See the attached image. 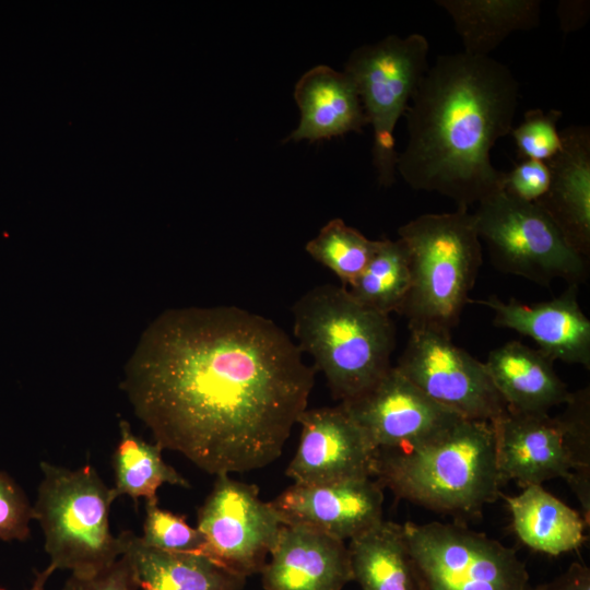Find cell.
<instances>
[{
	"label": "cell",
	"mask_w": 590,
	"mask_h": 590,
	"mask_svg": "<svg viewBox=\"0 0 590 590\" xmlns=\"http://www.w3.org/2000/svg\"><path fill=\"white\" fill-rule=\"evenodd\" d=\"M405 244L411 284L400 315L409 330L427 328L451 335L483 261L475 217L465 208L426 213L398 229Z\"/></svg>",
	"instance_id": "5b68a950"
},
{
	"label": "cell",
	"mask_w": 590,
	"mask_h": 590,
	"mask_svg": "<svg viewBox=\"0 0 590 590\" xmlns=\"http://www.w3.org/2000/svg\"><path fill=\"white\" fill-rule=\"evenodd\" d=\"M341 404L376 450L410 449L461 417L428 398L394 366L368 390Z\"/></svg>",
	"instance_id": "7c38bea8"
},
{
	"label": "cell",
	"mask_w": 590,
	"mask_h": 590,
	"mask_svg": "<svg viewBox=\"0 0 590 590\" xmlns=\"http://www.w3.org/2000/svg\"><path fill=\"white\" fill-rule=\"evenodd\" d=\"M378 245L342 219L329 221L306 244L308 255L350 286L364 271Z\"/></svg>",
	"instance_id": "4316f807"
},
{
	"label": "cell",
	"mask_w": 590,
	"mask_h": 590,
	"mask_svg": "<svg viewBox=\"0 0 590 590\" xmlns=\"http://www.w3.org/2000/svg\"><path fill=\"white\" fill-rule=\"evenodd\" d=\"M539 590H590V569L581 563H573L568 569Z\"/></svg>",
	"instance_id": "836d02e7"
},
{
	"label": "cell",
	"mask_w": 590,
	"mask_h": 590,
	"mask_svg": "<svg viewBox=\"0 0 590 590\" xmlns=\"http://www.w3.org/2000/svg\"><path fill=\"white\" fill-rule=\"evenodd\" d=\"M429 43L418 33L389 35L355 48L344 64L373 128L371 158L382 187L396 181L399 153L394 129L428 69Z\"/></svg>",
	"instance_id": "ba28073f"
},
{
	"label": "cell",
	"mask_w": 590,
	"mask_h": 590,
	"mask_svg": "<svg viewBox=\"0 0 590 590\" xmlns=\"http://www.w3.org/2000/svg\"><path fill=\"white\" fill-rule=\"evenodd\" d=\"M394 367L433 401L463 418L492 423L507 410L484 362L453 344L450 334L410 329Z\"/></svg>",
	"instance_id": "8fae6325"
},
{
	"label": "cell",
	"mask_w": 590,
	"mask_h": 590,
	"mask_svg": "<svg viewBox=\"0 0 590 590\" xmlns=\"http://www.w3.org/2000/svg\"><path fill=\"white\" fill-rule=\"evenodd\" d=\"M347 547L352 577L362 590H425L402 524L382 520Z\"/></svg>",
	"instance_id": "cb8c5ba5"
},
{
	"label": "cell",
	"mask_w": 590,
	"mask_h": 590,
	"mask_svg": "<svg viewBox=\"0 0 590 590\" xmlns=\"http://www.w3.org/2000/svg\"><path fill=\"white\" fill-rule=\"evenodd\" d=\"M452 20L463 52L489 56L510 34L540 25L539 0H437Z\"/></svg>",
	"instance_id": "603a6c76"
},
{
	"label": "cell",
	"mask_w": 590,
	"mask_h": 590,
	"mask_svg": "<svg viewBox=\"0 0 590 590\" xmlns=\"http://www.w3.org/2000/svg\"><path fill=\"white\" fill-rule=\"evenodd\" d=\"M500 496L511 514L515 533L531 550L560 555L578 550L585 542L587 523L582 516L542 485L523 487L515 496Z\"/></svg>",
	"instance_id": "7402d4cb"
},
{
	"label": "cell",
	"mask_w": 590,
	"mask_h": 590,
	"mask_svg": "<svg viewBox=\"0 0 590 590\" xmlns=\"http://www.w3.org/2000/svg\"><path fill=\"white\" fill-rule=\"evenodd\" d=\"M563 113L550 109L546 113L540 108L526 111L523 120L512 127V135L519 156L523 160L547 162L562 148L560 131L557 123Z\"/></svg>",
	"instance_id": "f546056e"
},
{
	"label": "cell",
	"mask_w": 590,
	"mask_h": 590,
	"mask_svg": "<svg viewBox=\"0 0 590 590\" xmlns=\"http://www.w3.org/2000/svg\"><path fill=\"white\" fill-rule=\"evenodd\" d=\"M283 524L256 485L216 475L198 510L197 529L204 540L199 554L243 578L260 574Z\"/></svg>",
	"instance_id": "30bf717a"
},
{
	"label": "cell",
	"mask_w": 590,
	"mask_h": 590,
	"mask_svg": "<svg viewBox=\"0 0 590 590\" xmlns=\"http://www.w3.org/2000/svg\"><path fill=\"white\" fill-rule=\"evenodd\" d=\"M519 84L503 62L463 51L440 55L405 111L408 141L397 174L414 190L436 192L469 209L502 190L495 143L510 133Z\"/></svg>",
	"instance_id": "7a4b0ae2"
},
{
	"label": "cell",
	"mask_w": 590,
	"mask_h": 590,
	"mask_svg": "<svg viewBox=\"0 0 590 590\" xmlns=\"http://www.w3.org/2000/svg\"><path fill=\"white\" fill-rule=\"evenodd\" d=\"M126 551L139 590H240L246 578L194 553H172L144 545L125 531Z\"/></svg>",
	"instance_id": "44dd1931"
},
{
	"label": "cell",
	"mask_w": 590,
	"mask_h": 590,
	"mask_svg": "<svg viewBox=\"0 0 590 590\" xmlns=\"http://www.w3.org/2000/svg\"><path fill=\"white\" fill-rule=\"evenodd\" d=\"M551 172L546 162L522 160L505 173L502 191L518 200L535 203L547 191Z\"/></svg>",
	"instance_id": "1f68e13d"
},
{
	"label": "cell",
	"mask_w": 590,
	"mask_h": 590,
	"mask_svg": "<svg viewBox=\"0 0 590 590\" xmlns=\"http://www.w3.org/2000/svg\"><path fill=\"white\" fill-rule=\"evenodd\" d=\"M559 417L563 421L573 469L566 479L577 496L582 518L587 526L590 521V391L585 388L571 393Z\"/></svg>",
	"instance_id": "83f0119b"
},
{
	"label": "cell",
	"mask_w": 590,
	"mask_h": 590,
	"mask_svg": "<svg viewBox=\"0 0 590 590\" xmlns=\"http://www.w3.org/2000/svg\"><path fill=\"white\" fill-rule=\"evenodd\" d=\"M557 297L524 304L497 296L472 300L493 311V323L532 339L552 361L590 368V320L579 300V285L568 284Z\"/></svg>",
	"instance_id": "2e32d148"
},
{
	"label": "cell",
	"mask_w": 590,
	"mask_h": 590,
	"mask_svg": "<svg viewBox=\"0 0 590 590\" xmlns=\"http://www.w3.org/2000/svg\"><path fill=\"white\" fill-rule=\"evenodd\" d=\"M553 363L540 350L514 340L492 350L484 365L508 411L548 414L573 393Z\"/></svg>",
	"instance_id": "ffe728a7"
},
{
	"label": "cell",
	"mask_w": 590,
	"mask_h": 590,
	"mask_svg": "<svg viewBox=\"0 0 590 590\" xmlns=\"http://www.w3.org/2000/svg\"><path fill=\"white\" fill-rule=\"evenodd\" d=\"M272 320L235 306L162 312L121 388L163 449L213 475L276 460L307 409L315 370Z\"/></svg>",
	"instance_id": "6da1fadb"
},
{
	"label": "cell",
	"mask_w": 590,
	"mask_h": 590,
	"mask_svg": "<svg viewBox=\"0 0 590 590\" xmlns=\"http://www.w3.org/2000/svg\"><path fill=\"white\" fill-rule=\"evenodd\" d=\"M55 570V566L49 564L44 570L37 573L32 587L28 590H45V586ZM0 590L5 589L0 586Z\"/></svg>",
	"instance_id": "d590c367"
},
{
	"label": "cell",
	"mask_w": 590,
	"mask_h": 590,
	"mask_svg": "<svg viewBox=\"0 0 590 590\" xmlns=\"http://www.w3.org/2000/svg\"><path fill=\"white\" fill-rule=\"evenodd\" d=\"M492 426L496 467L503 484L514 481L523 488L569 476L573 460L559 415L506 410Z\"/></svg>",
	"instance_id": "9a60e30c"
},
{
	"label": "cell",
	"mask_w": 590,
	"mask_h": 590,
	"mask_svg": "<svg viewBox=\"0 0 590 590\" xmlns=\"http://www.w3.org/2000/svg\"><path fill=\"white\" fill-rule=\"evenodd\" d=\"M62 590H139L126 554L106 569L88 577L71 575Z\"/></svg>",
	"instance_id": "d6a6232c"
},
{
	"label": "cell",
	"mask_w": 590,
	"mask_h": 590,
	"mask_svg": "<svg viewBox=\"0 0 590 590\" xmlns=\"http://www.w3.org/2000/svg\"><path fill=\"white\" fill-rule=\"evenodd\" d=\"M411 284L409 252L400 239H378L377 248L349 292L361 304L390 315L400 312Z\"/></svg>",
	"instance_id": "484cf974"
},
{
	"label": "cell",
	"mask_w": 590,
	"mask_h": 590,
	"mask_svg": "<svg viewBox=\"0 0 590 590\" xmlns=\"http://www.w3.org/2000/svg\"><path fill=\"white\" fill-rule=\"evenodd\" d=\"M300 119L286 142H310L362 132L368 125L351 76L327 64L307 70L294 86Z\"/></svg>",
	"instance_id": "d6986e66"
},
{
	"label": "cell",
	"mask_w": 590,
	"mask_h": 590,
	"mask_svg": "<svg viewBox=\"0 0 590 590\" xmlns=\"http://www.w3.org/2000/svg\"><path fill=\"white\" fill-rule=\"evenodd\" d=\"M382 488L373 477L294 483L270 503L284 524L308 527L345 542L384 520Z\"/></svg>",
	"instance_id": "5bb4252c"
},
{
	"label": "cell",
	"mask_w": 590,
	"mask_h": 590,
	"mask_svg": "<svg viewBox=\"0 0 590 590\" xmlns=\"http://www.w3.org/2000/svg\"><path fill=\"white\" fill-rule=\"evenodd\" d=\"M562 148L547 161L546 193L535 202L580 256H590V128L569 126L560 131Z\"/></svg>",
	"instance_id": "ac0fdd59"
},
{
	"label": "cell",
	"mask_w": 590,
	"mask_h": 590,
	"mask_svg": "<svg viewBox=\"0 0 590 590\" xmlns=\"http://www.w3.org/2000/svg\"><path fill=\"white\" fill-rule=\"evenodd\" d=\"M374 476L397 497L427 509L472 516L500 497L492 423L460 417L405 450H378Z\"/></svg>",
	"instance_id": "3957f363"
},
{
	"label": "cell",
	"mask_w": 590,
	"mask_h": 590,
	"mask_svg": "<svg viewBox=\"0 0 590 590\" xmlns=\"http://www.w3.org/2000/svg\"><path fill=\"white\" fill-rule=\"evenodd\" d=\"M139 538L146 546L172 553L199 554L204 542L185 516L161 508L157 498L146 500L143 534Z\"/></svg>",
	"instance_id": "f1b7e54d"
},
{
	"label": "cell",
	"mask_w": 590,
	"mask_h": 590,
	"mask_svg": "<svg viewBox=\"0 0 590 590\" xmlns=\"http://www.w3.org/2000/svg\"><path fill=\"white\" fill-rule=\"evenodd\" d=\"M557 15L564 32H573L582 27L589 17L588 1H560Z\"/></svg>",
	"instance_id": "e575fe53"
},
{
	"label": "cell",
	"mask_w": 590,
	"mask_h": 590,
	"mask_svg": "<svg viewBox=\"0 0 590 590\" xmlns=\"http://www.w3.org/2000/svg\"><path fill=\"white\" fill-rule=\"evenodd\" d=\"M300 436L286 475L296 484L317 485L373 477L377 451L344 406L305 410Z\"/></svg>",
	"instance_id": "4fadbf2b"
},
{
	"label": "cell",
	"mask_w": 590,
	"mask_h": 590,
	"mask_svg": "<svg viewBox=\"0 0 590 590\" xmlns=\"http://www.w3.org/2000/svg\"><path fill=\"white\" fill-rule=\"evenodd\" d=\"M33 507L24 491L0 470V540L25 541L30 536Z\"/></svg>",
	"instance_id": "4dcf8cb0"
},
{
	"label": "cell",
	"mask_w": 590,
	"mask_h": 590,
	"mask_svg": "<svg viewBox=\"0 0 590 590\" xmlns=\"http://www.w3.org/2000/svg\"><path fill=\"white\" fill-rule=\"evenodd\" d=\"M292 311L297 346L314 358L341 402L368 390L392 367L396 327L390 315L361 304L347 287L318 285Z\"/></svg>",
	"instance_id": "277c9868"
},
{
	"label": "cell",
	"mask_w": 590,
	"mask_h": 590,
	"mask_svg": "<svg viewBox=\"0 0 590 590\" xmlns=\"http://www.w3.org/2000/svg\"><path fill=\"white\" fill-rule=\"evenodd\" d=\"M425 590H529L517 552L462 524H402Z\"/></svg>",
	"instance_id": "9c48e42d"
},
{
	"label": "cell",
	"mask_w": 590,
	"mask_h": 590,
	"mask_svg": "<svg viewBox=\"0 0 590 590\" xmlns=\"http://www.w3.org/2000/svg\"><path fill=\"white\" fill-rule=\"evenodd\" d=\"M120 438L113 455L115 484L111 487L115 498L128 495L138 505V499L157 498L156 492L163 484L189 488V482L167 464L163 448L157 442L150 444L131 430L127 421L119 423Z\"/></svg>",
	"instance_id": "d4e9b609"
},
{
	"label": "cell",
	"mask_w": 590,
	"mask_h": 590,
	"mask_svg": "<svg viewBox=\"0 0 590 590\" xmlns=\"http://www.w3.org/2000/svg\"><path fill=\"white\" fill-rule=\"evenodd\" d=\"M270 557L266 590H342L353 580L345 543L308 527L283 524Z\"/></svg>",
	"instance_id": "e0dca14e"
},
{
	"label": "cell",
	"mask_w": 590,
	"mask_h": 590,
	"mask_svg": "<svg viewBox=\"0 0 590 590\" xmlns=\"http://www.w3.org/2000/svg\"><path fill=\"white\" fill-rule=\"evenodd\" d=\"M535 590H539L538 588Z\"/></svg>",
	"instance_id": "8d00e7d4"
},
{
	"label": "cell",
	"mask_w": 590,
	"mask_h": 590,
	"mask_svg": "<svg viewBox=\"0 0 590 590\" xmlns=\"http://www.w3.org/2000/svg\"><path fill=\"white\" fill-rule=\"evenodd\" d=\"M43 480L33 507L56 569L88 577L113 565L126 551L125 531L113 535L109 511L116 499L96 470L40 462Z\"/></svg>",
	"instance_id": "8992f818"
},
{
	"label": "cell",
	"mask_w": 590,
	"mask_h": 590,
	"mask_svg": "<svg viewBox=\"0 0 590 590\" xmlns=\"http://www.w3.org/2000/svg\"><path fill=\"white\" fill-rule=\"evenodd\" d=\"M481 243L493 266L541 286L555 280L580 285L589 276V259L576 252L536 203L504 191L477 203L473 212Z\"/></svg>",
	"instance_id": "52a82bcc"
}]
</instances>
